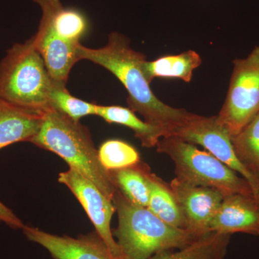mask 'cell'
I'll return each instance as SVG.
<instances>
[{"instance_id":"cell-1","label":"cell","mask_w":259,"mask_h":259,"mask_svg":"<svg viewBox=\"0 0 259 259\" xmlns=\"http://www.w3.org/2000/svg\"><path fill=\"white\" fill-rule=\"evenodd\" d=\"M76 52L79 61H92L115 75L128 93L129 108L142 115L145 122L164 130L166 137L190 114L185 109L168 106L158 100L143 71L146 56L131 49L130 40L122 34L112 32L106 45L100 49L80 44Z\"/></svg>"},{"instance_id":"cell-2","label":"cell","mask_w":259,"mask_h":259,"mask_svg":"<svg viewBox=\"0 0 259 259\" xmlns=\"http://www.w3.org/2000/svg\"><path fill=\"white\" fill-rule=\"evenodd\" d=\"M112 201L118 216V226L112 234L123 259H148L164 250L185 248L199 238L167 224L147 207L133 203L118 190Z\"/></svg>"},{"instance_id":"cell-3","label":"cell","mask_w":259,"mask_h":259,"mask_svg":"<svg viewBox=\"0 0 259 259\" xmlns=\"http://www.w3.org/2000/svg\"><path fill=\"white\" fill-rule=\"evenodd\" d=\"M37 147L57 154L69 168L93 182L109 198L116 187L99 159L91 134L86 126L51 108L46 112L40 131L30 141Z\"/></svg>"},{"instance_id":"cell-4","label":"cell","mask_w":259,"mask_h":259,"mask_svg":"<svg viewBox=\"0 0 259 259\" xmlns=\"http://www.w3.org/2000/svg\"><path fill=\"white\" fill-rule=\"evenodd\" d=\"M53 82L32 37L16 44L0 61V99L17 106L47 112L52 108Z\"/></svg>"},{"instance_id":"cell-5","label":"cell","mask_w":259,"mask_h":259,"mask_svg":"<svg viewBox=\"0 0 259 259\" xmlns=\"http://www.w3.org/2000/svg\"><path fill=\"white\" fill-rule=\"evenodd\" d=\"M156 147L158 153L171 158L176 178L181 182L214 189L225 197L233 194L254 197L248 181L208 151L175 136L162 138Z\"/></svg>"},{"instance_id":"cell-6","label":"cell","mask_w":259,"mask_h":259,"mask_svg":"<svg viewBox=\"0 0 259 259\" xmlns=\"http://www.w3.org/2000/svg\"><path fill=\"white\" fill-rule=\"evenodd\" d=\"M233 65L226 101L217 115L231 138L259 112V47L245 59H236Z\"/></svg>"},{"instance_id":"cell-7","label":"cell","mask_w":259,"mask_h":259,"mask_svg":"<svg viewBox=\"0 0 259 259\" xmlns=\"http://www.w3.org/2000/svg\"><path fill=\"white\" fill-rule=\"evenodd\" d=\"M169 136L180 138L194 145L199 144L212 156L249 182L253 195L259 198V182L240 162L235 153L231 135L218 120L217 115L204 117L190 113Z\"/></svg>"},{"instance_id":"cell-8","label":"cell","mask_w":259,"mask_h":259,"mask_svg":"<svg viewBox=\"0 0 259 259\" xmlns=\"http://www.w3.org/2000/svg\"><path fill=\"white\" fill-rule=\"evenodd\" d=\"M58 181L69 189L79 200L93 223L97 234L105 242L112 255L122 258L111 229V221L116 212L115 204L93 182L73 168L59 174Z\"/></svg>"},{"instance_id":"cell-9","label":"cell","mask_w":259,"mask_h":259,"mask_svg":"<svg viewBox=\"0 0 259 259\" xmlns=\"http://www.w3.org/2000/svg\"><path fill=\"white\" fill-rule=\"evenodd\" d=\"M185 218L186 230L196 236L209 233V225L225 196L220 191L173 179L169 183Z\"/></svg>"},{"instance_id":"cell-10","label":"cell","mask_w":259,"mask_h":259,"mask_svg":"<svg viewBox=\"0 0 259 259\" xmlns=\"http://www.w3.org/2000/svg\"><path fill=\"white\" fill-rule=\"evenodd\" d=\"M22 230L29 241L41 245L54 259H117L96 231L72 238L33 227L25 226Z\"/></svg>"},{"instance_id":"cell-11","label":"cell","mask_w":259,"mask_h":259,"mask_svg":"<svg viewBox=\"0 0 259 259\" xmlns=\"http://www.w3.org/2000/svg\"><path fill=\"white\" fill-rule=\"evenodd\" d=\"M209 231L259 236L258 201L253 196L245 194L226 196L211 221Z\"/></svg>"},{"instance_id":"cell-12","label":"cell","mask_w":259,"mask_h":259,"mask_svg":"<svg viewBox=\"0 0 259 259\" xmlns=\"http://www.w3.org/2000/svg\"><path fill=\"white\" fill-rule=\"evenodd\" d=\"M34 45L44 59V64L54 83L66 84L74 65L79 61L77 47L58 36L44 22L40 21L38 30L32 37Z\"/></svg>"},{"instance_id":"cell-13","label":"cell","mask_w":259,"mask_h":259,"mask_svg":"<svg viewBox=\"0 0 259 259\" xmlns=\"http://www.w3.org/2000/svg\"><path fill=\"white\" fill-rule=\"evenodd\" d=\"M45 113L0 99V150L16 143L30 142L40 131Z\"/></svg>"},{"instance_id":"cell-14","label":"cell","mask_w":259,"mask_h":259,"mask_svg":"<svg viewBox=\"0 0 259 259\" xmlns=\"http://www.w3.org/2000/svg\"><path fill=\"white\" fill-rule=\"evenodd\" d=\"M42 10L40 20L61 39L77 47L86 33L88 23L79 10L65 8L61 0H32Z\"/></svg>"},{"instance_id":"cell-15","label":"cell","mask_w":259,"mask_h":259,"mask_svg":"<svg viewBox=\"0 0 259 259\" xmlns=\"http://www.w3.org/2000/svg\"><path fill=\"white\" fill-rule=\"evenodd\" d=\"M202 64V59L196 51L190 50L178 55L166 56L153 61H145L143 71L148 82L154 78H180L190 82L194 69Z\"/></svg>"},{"instance_id":"cell-16","label":"cell","mask_w":259,"mask_h":259,"mask_svg":"<svg viewBox=\"0 0 259 259\" xmlns=\"http://www.w3.org/2000/svg\"><path fill=\"white\" fill-rule=\"evenodd\" d=\"M96 115L109 123L119 124L133 130L135 137L140 140L144 147H155L162 138L166 137L164 130L140 120L135 112L127 107L97 105Z\"/></svg>"},{"instance_id":"cell-17","label":"cell","mask_w":259,"mask_h":259,"mask_svg":"<svg viewBox=\"0 0 259 259\" xmlns=\"http://www.w3.org/2000/svg\"><path fill=\"white\" fill-rule=\"evenodd\" d=\"M231 236L209 232L178 251L164 250L148 259H226Z\"/></svg>"},{"instance_id":"cell-18","label":"cell","mask_w":259,"mask_h":259,"mask_svg":"<svg viewBox=\"0 0 259 259\" xmlns=\"http://www.w3.org/2000/svg\"><path fill=\"white\" fill-rule=\"evenodd\" d=\"M151 168L144 162L135 166L109 171L117 190L133 203L148 207Z\"/></svg>"},{"instance_id":"cell-19","label":"cell","mask_w":259,"mask_h":259,"mask_svg":"<svg viewBox=\"0 0 259 259\" xmlns=\"http://www.w3.org/2000/svg\"><path fill=\"white\" fill-rule=\"evenodd\" d=\"M147 208L167 224L186 230L185 218L169 184L151 172Z\"/></svg>"},{"instance_id":"cell-20","label":"cell","mask_w":259,"mask_h":259,"mask_svg":"<svg viewBox=\"0 0 259 259\" xmlns=\"http://www.w3.org/2000/svg\"><path fill=\"white\" fill-rule=\"evenodd\" d=\"M231 140L238 160L259 182V112Z\"/></svg>"},{"instance_id":"cell-21","label":"cell","mask_w":259,"mask_h":259,"mask_svg":"<svg viewBox=\"0 0 259 259\" xmlns=\"http://www.w3.org/2000/svg\"><path fill=\"white\" fill-rule=\"evenodd\" d=\"M99 159L107 171L135 166L141 162L139 151L120 140H108L98 150Z\"/></svg>"},{"instance_id":"cell-22","label":"cell","mask_w":259,"mask_h":259,"mask_svg":"<svg viewBox=\"0 0 259 259\" xmlns=\"http://www.w3.org/2000/svg\"><path fill=\"white\" fill-rule=\"evenodd\" d=\"M54 82V81H53ZM52 108L64 114L76 122L88 115H96L97 104L83 101L76 98L66 90V84L54 83L50 96Z\"/></svg>"},{"instance_id":"cell-23","label":"cell","mask_w":259,"mask_h":259,"mask_svg":"<svg viewBox=\"0 0 259 259\" xmlns=\"http://www.w3.org/2000/svg\"><path fill=\"white\" fill-rule=\"evenodd\" d=\"M0 221L14 229H23L25 225L13 211L0 202Z\"/></svg>"},{"instance_id":"cell-24","label":"cell","mask_w":259,"mask_h":259,"mask_svg":"<svg viewBox=\"0 0 259 259\" xmlns=\"http://www.w3.org/2000/svg\"><path fill=\"white\" fill-rule=\"evenodd\" d=\"M258 202H259V198L258 199Z\"/></svg>"}]
</instances>
